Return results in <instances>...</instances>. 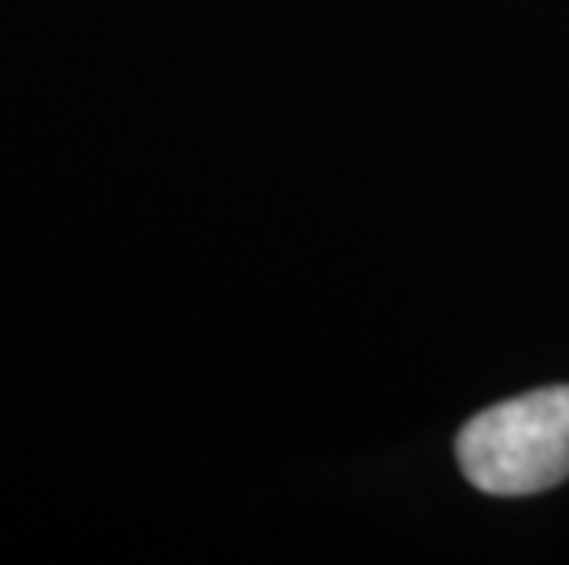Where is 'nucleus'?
I'll return each instance as SVG.
<instances>
[{"instance_id":"f257e3e1","label":"nucleus","mask_w":569,"mask_h":565,"mask_svg":"<svg viewBox=\"0 0 569 565\" xmlns=\"http://www.w3.org/2000/svg\"><path fill=\"white\" fill-rule=\"evenodd\" d=\"M459 471L489 496H532L569 477V386L486 407L456 437Z\"/></svg>"}]
</instances>
